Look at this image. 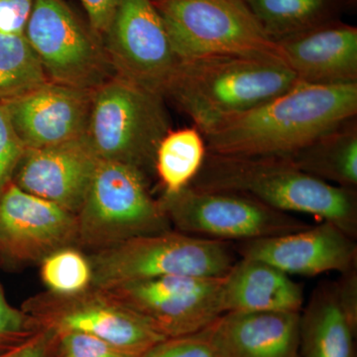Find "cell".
Masks as SVG:
<instances>
[{
	"label": "cell",
	"mask_w": 357,
	"mask_h": 357,
	"mask_svg": "<svg viewBox=\"0 0 357 357\" xmlns=\"http://www.w3.org/2000/svg\"><path fill=\"white\" fill-rule=\"evenodd\" d=\"M357 114V84L298 83L286 93L201 131L208 153L289 156Z\"/></svg>",
	"instance_id": "1"
},
{
	"label": "cell",
	"mask_w": 357,
	"mask_h": 357,
	"mask_svg": "<svg viewBox=\"0 0 357 357\" xmlns=\"http://www.w3.org/2000/svg\"><path fill=\"white\" fill-rule=\"evenodd\" d=\"M190 187L245 195L288 213L332 222L357 237L356 190L338 187L298 168L287 157L206 153Z\"/></svg>",
	"instance_id": "2"
},
{
	"label": "cell",
	"mask_w": 357,
	"mask_h": 357,
	"mask_svg": "<svg viewBox=\"0 0 357 357\" xmlns=\"http://www.w3.org/2000/svg\"><path fill=\"white\" fill-rule=\"evenodd\" d=\"M299 83L280 60L211 55L181 60L164 98L185 112L199 131L248 112Z\"/></svg>",
	"instance_id": "3"
},
{
	"label": "cell",
	"mask_w": 357,
	"mask_h": 357,
	"mask_svg": "<svg viewBox=\"0 0 357 357\" xmlns=\"http://www.w3.org/2000/svg\"><path fill=\"white\" fill-rule=\"evenodd\" d=\"M237 261L232 243L166 231L124 239L102 249L91 260V283L105 290L165 276L220 278Z\"/></svg>",
	"instance_id": "4"
},
{
	"label": "cell",
	"mask_w": 357,
	"mask_h": 357,
	"mask_svg": "<svg viewBox=\"0 0 357 357\" xmlns=\"http://www.w3.org/2000/svg\"><path fill=\"white\" fill-rule=\"evenodd\" d=\"M170 130L159 93L119 76L93 91L86 138L98 159L143 172L154 167L157 148Z\"/></svg>",
	"instance_id": "5"
},
{
	"label": "cell",
	"mask_w": 357,
	"mask_h": 357,
	"mask_svg": "<svg viewBox=\"0 0 357 357\" xmlns=\"http://www.w3.org/2000/svg\"><path fill=\"white\" fill-rule=\"evenodd\" d=\"M152 2L180 60L237 55L281 61L276 42L265 33L244 0Z\"/></svg>",
	"instance_id": "6"
},
{
	"label": "cell",
	"mask_w": 357,
	"mask_h": 357,
	"mask_svg": "<svg viewBox=\"0 0 357 357\" xmlns=\"http://www.w3.org/2000/svg\"><path fill=\"white\" fill-rule=\"evenodd\" d=\"M79 213L77 234L105 248L169 230L165 211L150 196L144 173L121 162L98 161Z\"/></svg>",
	"instance_id": "7"
},
{
	"label": "cell",
	"mask_w": 357,
	"mask_h": 357,
	"mask_svg": "<svg viewBox=\"0 0 357 357\" xmlns=\"http://www.w3.org/2000/svg\"><path fill=\"white\" fill-rule=\"evenodd\" d=\"M169 222L181 232L213 241H258L309 227L292 213L275 210L257 199L231 192L185 188L161 201Z\"/></svg>",
	"instance_id": "8"
},
{
	"label": "cell",
	"mask_w": 357,
	"mask_h": 357,
	"mask_svg": "<svg viewBox=\"0 0 357 357\" xmlns=\"http://www.w3.org/2000/svg\"><path fill=\"white\" fill-rule=\"evenodd\" d=\"M24 36L49 81L95 91L116 76L102 41L65 0H35Z\"/></svg>",
	"instance_id": "9"
},
{
	"label": "cell",
	"mask_w": 357,
	"mask_h": 357,
	"mask_svg": "<svg viewBox=\"0 0 357 357\" xmlns=\"http://www.w3.org/2000/svg\"><path fill=\"white\" fill-rule=\"evenodd\" d=\"M225 277L165 276L100 290L137 312L166 337L199 332L225 314Z\"/></svg>",
	"instance_id": "10"
},
{
	"label": "cell",
	"mask_w": 357,
	"mask_h": 357,
	"mask_svg": "<svg viewBox=\"0 0 357 357\" xmlns=\"http://www.w3.org/2000/svg\"><path fill=\"white\" fill-rule=\"evenodd\" d=\"M102 42L116 76L164 98L181 60L152 0H121Z\"/></svg>",
	"instance_id": "11"
},
{
	"label": "cell",
	"mask_w": 357,
	"mask_h": 357,
	"mask_svg": "<svg viewBox=\"0 0 357 357\" xmlns=\"http://www.w3.org/2000/svg\"><path fill=\"white\" fill-rule=\"evenodd\" d=\"M77 234V215L14 183L0 197V257L7 262L44 259Z\"/></svg>",
	"instance_id": "12"
},
{
	"label": "cell",
	"mask_w": 357,
	"mask_h": 357,
	"mask_svg": "<svg viewBox=\"0 0 357 357\" xmlns=\"http://www.w3.org/2000/svg\"><path fill=\"white\" fill-rule=\"evenodd\" d=\"M356 238L332 222L258 241L237 244V255L259 260L288 275L317 276L356 267Z\"/></svg>",
	"instance_id": "13"
},
{
	"label": "cell",
	"mask_w": 357,
	"mask_h": 357,
	"mask_svg": "<svg viewBox=\"0 0 357 357\" xmlns=\"http://www.w3.org/2000/svg\"><path fill=\"white\" fill-rule=\"evenodd\" d=\"M93 93L49 81L3 105L26 149H41L86 136Z\"/></svg>",
	"instance_id": "14"
},
{
	"label": "cell",
	"mask_w": 357,
	"mask_h": 357,
	"mask_svg": "<svg viewBox=\"0 0 357 357\" xmlns=\"http://www.w3.org/2000/svg\"><path fill=\"white\" fill-rule=\"evenodd\" d=\"M98 161L86 136L55 146L27 150L15 185L77 215Z\"/></svg>",
	"instance_id": "15"
},
{
	"label": "cell",
	"mask_w": 357,
	"mask_h": 357,
	"mask_svg": "<svg viewBox=\"0 0 357 357\" xmlns=\"http://www.w3.org/2000/svg\"><path fill=\"white\" fill-rule=\"evenodd\" d=\"M282 62L300 83L357 84V28L342 20L275 41Z\"/></svg>",
	"instance_id": "16"
},
{
	"label": "cell",
	"mask_w": 357,
	"mask_h": 357,
	"mask_svg": "<svg viewBox=\"0 0 357 357\" xmlns=\"http://www.w3.org/2000/svg\"><path fill=\"white\" fill-rule=\"evenodd\" d=\"M33 319L40 328L56 333L79 332L95 335L134 357L168 338L137 312L107 296L39 312Z\"/></svg>",
	"instance_id": "17"
},
{
	"label": "cell",
	"mask_w": 357,
	"mask_h": 357,
	"mask_svg": "<svg viewBox=\"0 0 357 357\" xmlns=\"http://www.w3.org/2000/svg\"><path fill=\"white\" fill-rule=\"evenodd\" d=\"M301 312H227L213 323L229 357H302Z\"/></svg>",
	"instance_id": "18"
},
{
	"label": "cell",
	"mask_w": 357,
	"mask_h": 357,
	"mask_svg": "<svg viewBox=\"0 0 357 357\" xmlns=\"http://www.w3.org/2000/svg\"><path fill=\"white\" fill-rule=\"evenodd\" d=\"M304 301L302 286L290 275L259 260L241 258L223 280L225 314L301 312Z\"/></svg>",
	"instance_id": "19"
},
{
	"label": "cell",
	"mask_w": 357,
	"mask_h": 357,
	"mask_svg": "<svg viewBox=\"0 0 357 357\" xmlns=\"http://www.w3.org/2000/svg\"><path fill=\"white\" fill-rule=\"evenodd\" d=\"M356 333L338 305L333 283L319 285L301 312V356L356 357Z\"/></svg>",
	"instance_id": "20"
},
{
	"label": "cell",
	"mask_w": 357,
	"mask_h": 357,
	"mask_svg": "<svg viewBox=\"0 0 357 357\" xmlns=\"http://www.w3.org/2000/svg\"><path fill=\"white\" fill-rule=\"evenodd\" d=\"M287 157L298 168L328 184L356 190V117L326 131Z\"/></svg>",
	"instance_id": "21"
},
{
	"label": "cell",
	"mask_w": 357,
	"mask_h": 357,
	"mask_svg": "<svg viewBox=\"0 0 357 357\" xmlns=\"http://www.w3.org/2000/svg\"><path fill=\"white\" fill-rule=\"evenodd\" d=\"M274 41L342 20L356 0H244Z\"/></svg>",
	"instance_id": "22"
},
{
	"label": "cell",
	"mask_w": 357,
	"mask_h": 357,
	"mask_svg": "<svg viewBox=\"0 0 357 357\" xmlns=\"http://www.w3.org/2000/svg\"><path fill=\"white\" fill-rule=\"evenodd\" d=\"M206 153V141L196 126L171 129L160 142L154 161L165 195L178 194L189 187L203 167Z\"/></svg>",
	"instance_id": "23"
},
{
	"label": "cell",
	"mask_w": 357,
	"mask_h": 357,
	"mask_svg": "<svg viewBox=\"0 0 357 357\" xmlns=\"http://www.w3.org/2000/svg\"><path fill=\"white\" fill-rule=\"evenodd\" d=\"M49 82L24 35L0 33V102L15 100Z\"/></svg>",
	"instance_id": "24"
},
{
	"label": "cell",
	"mask_w": 357,
	"mask_h": 357,
	"mask_svg": "<svg viewBox=\"0 0 357 357\" xmlns=\"http://www.w3.org/2000/svg\"><path fill=\"white\" fill-rule=\"evenodd\" d=\"M42 279L52 292L75 296L93 280V270L83 255L75 249L61 248L43 259Z\"/></svg>",
	"instance_id": "25"
},
{
	"label": "cell",
	"mask_w": 357,
	"mask_h": 357,
	"mask_svg": "<svg viewBox=\"0 0 357 357\" xmlns=\"http://www.w3.org/2000/svg\"><path fill=\"white\" fill-rule=\"evenodd\" d=\"M138 357H229L222 349L213 323L199 332L168 337Z\"/></svg>",
	"instance_id": "26"
},
{
	"label": "cell",
	"mask_w": 357,
	"mask_h": 357,
	"mask_svg": "<svg viewBox=\"0 0 357 357\" xmlns=\"http://www.w3.org/2000/svg\"><path fill=\"white\" fill-rule=\"evenodd\" d=\"M40 330L32 317L9 305L0 286V356L24 344Z\"/></svg>",
	"instance_id": "27"
},
{
	"label": "cell",
	"mask_w": 357,
	"mask_h": 357,
	"mask_svg": "<svg viewBox=\"0 0 357 357\" xmlns=\"http://www.w3.org/2000/svg\"><path fill=\"white\" fill-rule=\"evenodd\" d=\"M27 151L20 136L16 133L10 116L3 102H0V197L13 183Z\"/></svg>",
	"instance_id": "28"
},
{
	"label": "cell",
	"mask_w": 357,
	"mask_h": 357,
	"mask_svg": "<svg viewBox=\"0 0 357 357\" xmlns=\"http://www.w3.org/2000/svg\"><path fill=\"white\" fill-rule=\"evenodd\" d=\"M56 357H134L89 333H56Z\"/></svg>",
	"instance_id": "29"
},
{
	"label": "cell",
	"mask_w": 357,
	"mask_h": 357,
	"mask_svg": "<svg viewBox=\"0 0 357 357\" xmlns=\"http://www.w3.org/2000/svg\"><path fill=\"white\" fill-rule=\"evenodd\" d=\"M35 0H0V33L24 35Z\"/></svg>",
	"instance_id": "30"
},
{
	"label": "cell",
	"mask_w": 357,
	"mask_h": 357,
	"mask_svg": "<svg viewBox=\"0 0 357 357\" xmlns=\"http://www.w3.org/2000/svg\"><path fill=\"white\" fill-rule=\"evenodd\" d=\"M88 14L89 28L102 41L114 20L121 0H79Z\"/></svg>",
	"instance_id": "31"
},
{
	"label": "cell",
	"mask_w": 357,
	"mask_h": 357,
	"mask_svg": "<svg viewBox=\"0 0 357 357\" xmlns=\"http://www.w3.org/2000/svg\"><path fill=\"white\" fill-rule=\"evenodd\" d=\"M340 309L347 321L357 332V269L356 267L340 273V278L333 283Z\"/></svg>",
	"instance_id": "32"
},
{
	"label": "cell",
	"mask_w": 357,
	"mask_h": 357,
	"mask_svg": "<svg viewBox=\"0 0 357 357\" xmlns=\"http://www.w3.org/2000/svg\"><path fill=\"white\" fill-rule=\"evenodd\" d=\"M57 335L54 331L41 328L34 337L0 357H56Z\"/></svg>",
	"instance_id": "33"
}]
</instances>
